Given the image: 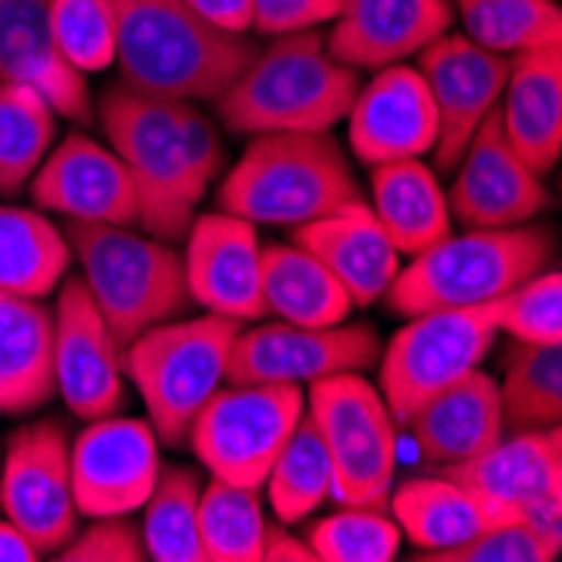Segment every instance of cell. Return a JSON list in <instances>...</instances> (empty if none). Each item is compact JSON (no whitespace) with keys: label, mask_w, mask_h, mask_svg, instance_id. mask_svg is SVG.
Returning <instances> with one entry per match:
<instances>
[{"label":"cell","mask_w":562,"mask_h":562,"mask_svg":"<svg viewBox=\"0 0 562 562\" xmlns=\"http://www.w3.org/2000/svg\"><path fill=\"white\" fill-rule=\"evenodd\" d=\"M179 98L148 94L128 81H115L98 98V122L109 138V148L125 162L142 233L162 243L186 239L195 206L206 195L192 179L182 156Z\"/></svg>","instance_id":"4"},{"label":"cell","mask_w":562,"mask_h":562,"mask_svg":"<svg viewBox=\"0 0 562 562\" xmlns=\"http://www.w3.org/2000/svg\"><path fill=\"white\" fill-rule=\"evenodd\" d=\"M263 559L267 562H317L311 542L286 532V526H267V532H263Z\"/></svg>","instance_id":"45"},{"label":"cell","mask_w":562,"mask_h":562,"mask_svg":"<svg viewBox=\"0 0 562 562\" xmlns=\"http://www.w3.org/2000/svg\"><path fill=\"white\" fill-rule=\"evenodd\" d=\"M263 300L267 314L296 327H334L353 311L340 280L300 243L263 246Z\"/></svg>","instance_id":"29"},{"label":"cell","mask_w":562,"mask_h":562,"mask_svg":"<svg viewBox=\"0 0 562 562\" xmlns=\"http://www.w3.org/2000/svg\"><path fill=\"white\" fill-rule=\"evenodd\" d=\"M58 112L31 85L0 81V199L27 189L31 176L55 145Z\"/></svg>","instance_id":"31"},{"label":"cell","mask_w":562,"mask_h":562,"mask_svg":"<svg viewBox=\"0 0 562 562\" xmlns=\"http://www.w3.org/2000/svg\"><path fill=\"white\" fill-rule=\"evenodd\" d=\"M186 4L220 31L246 34L252 31V4L249 0H186Z\"/></svg>","instance_id":"44"},{"label":"cell","mask_w":562,"mask_h":562,"mask_svg":"<svg viewBox=\"0 0 562 562\" xmlns=\"http://www.w3.org/2000/svg\"><path fill=\"white\" fill-rule=\"evenodd\" d=\"M252 4V31L267 37L321 27L340 14L344 0H249Z\"/></svg>","instance_id":"43"},{"label":"cell","mask_w":562,"mask_h":562,"mask_svg":"<svg viewBox=\"0 0 562 562\" xmlns=\"http://www.w3.org/2000/svg\"><path fill=\"white\" fill-rule=\"evenodd\" d=\"M0 458H4V448H0Z\"/></svg>","instance_id":"47"},{"label":"cell","mask_w":562,"mask_h":562,"mask_svg":"<svg viewBox=\"0 0 562 562\" xmlns=\"http://www.w3.org/2000/svg\"><path fill=\"white\" fill-rule=\"evenodd\" d=\"M415 68L425 78L438 112L435 169L451 172L475 128L498 105L508 78V58L475 44L469 34L445 31L418 50Z\"/></svg>","instance_id":"15"},{"label":"cell","mask_w":562,"mask_h":562,"mask_svg":"<svg viewBox=\"0 0 562 562\" xmlns=\"http://www.w3.org/2000/svg\"><path fill=\"white\" fill-rule=\"evenodd\" d=\"M495 337L492 303L415 314L378 357L381 394L394 422L401 425L428 397L482 368Z\"/></svg>","instance_id":"10"},{"label":"cell","mask_w":562,"mask_h":562,"mask_svg":"<svg viewBox=\"0 0 562 562\" xmlns=\"http://www.w3.org/2000/svg\"><path fill=\"white\" fill-rule=\"evenodd\" d=\"M303 412L300 384H220L199 407L189 441L213 479L260 488Z\"/></svg>","instance_id":"9"},{"label":"cell","mask_w":562,"mask_h":562,"mask_svg":"<svg viewBox=\"0 0 562 562\" xmlns=\"http://www.w3.org/2000/svg\"><path fill=\"white\" fill-rule=\"evenodd\" d=\"M387 505L394 508V522L401 536H407L425 552L462 546L492 522H505L488 502H482L475 492L438 472L397 482L391 488Z\"/></svg>","instance_id":"28"},{"label":"cell","mask_w":562,"mask_h":562,"mask_svg":"<svg viewBox=\"0 0 562 562\" xmlns=\"http://www.w3.org/2000/svg\"><path fill=\"white\" fill-rule=\"evenodd\" d=\"M260 488L213 479L199 495L202 562H260L263 559V505Z\"/></svg>","instance_id":"36"},{"label":"cell","mask_w":562,"mask_h":562,"mask_svg":"<svg viewBox=\"0 0 562 562\" xmlns=\"http://www.w3.org/2000/svg\"><path fill=\"white\" fill-rule=\"evenodd\" d=\"M0 81L37 88L61 119L88 125L91 91L50 34V0H0Z\"/></svg>","instance_id":"22"},{"label":"cell","mask_w":562,"mask_h":562,"mask_svg":"<svg viewBox=\"0 0 562 562\" xmlns=\"http://www.w3.org/2000/svg\"><path fill=\"white\" fill-rule=\"evenodd\" d=\"M293 243L311 249L340 280L353 306H368L381 300L401 270V252L387 239L368 202H350V206H340L321 220L296 226Z\"/></svg>","instance_id":"24"},{"label":"cell","mask_w":562,"mask_h":562,"mask_svg":"<svg viewBox=\"0 0 562 562\" xmlns=\"http://www.w3.org/2000/svg\"><path fill=\"white\" fill-rule=\"evenodd\" d=\"M361 71L340 65L317 27L277 34L239 78L213 101L220 122L236 135L330 132L347 119Z\"/></svg>","instance_id":"2"},{"label":"cell","mask_w":562,"mask_h":562,"mask_svg":"<svg viewBox=\"0 0 562 562\" xmlns=\"http://www.w3.org/2000/svg\"><path fill=\"white\" fill-rule=\"evenodd\" d=\"M122 81L162 98L216 101L257 58L249 34L202 21L186 0H109Z\"/></svg>","instance_id":"1"},{"label":"cell","mask_w":562,"mask_h":562,"mask_svg":"<svg viewBox=\"0 0 562 562\" xmlns=\"http://www.w3.org/2000/svg\"><path fill=\"white\" fill-rule=\"evenodd\" d=\"M239 321L206 314L166 321L122 347V371L138 387L148 425L166 448L189 441L199 407L226 381Z\"/></svg>","instance_id":"7"},{"label":"cell","mask_w":562,"mask_h":562,"mask_svg":"<svg viewBox=\"0 0 562 562\" xmlns=\"http://www.w3.org/2000/svg\"><path fill=\"white\" fill-rule=\"evenodd\" d=\"M381 337L371 324L296 327L286 321L239 330L229 350V384H311L330 374H361L378 364Z\"/></svg>","instance_id":"11"},{"label":"cell","mask_w":562,"mask_h":562,"mask_svg":"<svg viewBox=\"0 0 562 562\" xmlns=\"http://www.w3.org/2000/svg\"><path fill=\"white\" fill-rule=\"evenodd\" d=\"M306 415L330 451V498L384 508L397 475V422L381 387L361 374L317 378L306 391Z\"/></svg>","instance_id":"8"},{"label":"cell","mask_w":562,"mask_h":562,"mask_svg":"<svg viewBox=\"0 0 562 562\" xmlns=\"http://www.w3.org/2000/svg\"><path fill=\"white\" fill-rule=\"evenodd\" d=\"M220 210L252 226H303L350 202H364L330 132L252 135L220 186Z\"/></svg>","instance_id":"3"},{"label":"cell","mask_w":562,"mask_h":562,"mask_svg":"<svg viewBox=\"0 0 562 562\" xmlns=\"http://www.w3.org/2000/svg\"><path fill=\"white\" fill-rule=\"evenodd\" d=\"M122 378V344L98 314L85 280L65 277L55 311V391L71 415L98 422L125 404Z\"/></svg>","instance_id":"16"},{"label":"cell","mask_w":562,"mask_h":562,"mask_svg":"<svg viewBox=\"0 0 562 562\" xmlns=\"http://www.w3.org/2000/svg\"><path fill=\"white\" fill-rule=\"evenodd\" d=\"M454 169V182L445 195L448 213L469 229L522 226L536 220L549 202L542 176H536L505 138L498 105L475 128Z\"/></svg>","instance_id":"14"},{"label":"cell","mask_w":562,"mask_h":562,"mask_svg":"<svg viewBox=\"0 0 562 562\" xmlns=\"http://www.w3.org/2000/svg\"><path fill=\"white\" fill-rule=\"evenodd\" d=\"M199 495L202 482L186 465L159 469V479L145 498L142 542L145 559L156 562H202L199 546Z\"/></svg>","instance_id":"35"},{"label":"cell","mask_w":562,"mask_h":562,"mask_svg":"<svg viewBox=\"0 0 562 562\" xmlns=\"http://www.w3.org/2000/svg\"><path fill=\"white\" fill-rule=\"evenodd\" d=\"M27 192L37 210L78 223L132 226L138 220V199L125 162L85 132H71L58 148L47 151Z\"/></svg>","instance_id":"18"},{"label":"cell","mask_w":562,"mask_h":562,"mask_svg":"<svg viewBox=\"0 0 562 562\" xmlns=\"http://www.w3.org/2000/svg\"><path fill=\"white\" fill-rule=\"evenodd\" d=\"M552 233L539 226L469 229L448 233L418 257L387 286L391 311L415 317L454 306H485L542 273L552 260Z\"/></svg>","instance_id":"5"},{"label":"cell","mask_w":562,"mask_h":562,"mask_svg":"<svg viewBox=\"0 0 562 562\" xmlns=\"http://www.w3.org/2000/svg\"><path fill=\"white\" fill-rule=\"evenodd\" d=\"M41 549L4 516L0 519V562H37Z\"/></svg>","instance_id":"46"},{"label":"cell","mask_w":562,"mask_h":562,"mask_svg":"<svg viewBox=\"0 0 562 562\" xmlns=\"http://www.w3.org/2000/svg\"><path fill=\"white\" fill-rule=\"evenodd\" d=\"M505 431H536L562 422V344H516L498 384Z\"/></svg>","instance_id":"32"},{"label":"cell","mask_w":562,"mask_h":562,"mask_svg":"<svg viewBox=\"0 0 562 562\" xmlns=\"http://www.w3.org/2000/svg\"><path fill=\"white\" fill-rule=\"evenodd\" d=\"M58 562H142V529L128 516H101L85 532H75L58 552Z\"/></svg>","instance_id":"41"},{"label":"cell","mask_w":562,"mask_h":562,"mask_svg":"<svg viewBox=\"0 0 562 562\" xmlns=\"http://www.w3.org/2000/svg\"><path fill=\"white\" fill-rule=\"evenodd\" d=\"M562 542L542 536L526 519H505L482 529L475 539L441 552H425L418 559L431 562H555Z\"/></svg>","instance_id":"40"},{"label":"cell","mask_w":562,"mask_h":562,"mask_svg":"<svg viewBox=\"0 0 562 562\" xmlns=\"http://www.w3.org/2000/svg\"><path fill=\"white\" fill-rule=\"evenodd\" d=\"M68 431L58 422L21 425L0 458V508L41 549L55 555L78 532Z\"/></svg>","instance_id":"12"},{"label":"cell","mask_w":562,"mask_h":562,"mask_svg":"<svg viewBox=\"0 0 562 562\" xmlns=\"http://www.w3.org/2000/svg\"><path fill=\"white\" fill-rule=\"evenodd\" d=\"M371 213L401 257H418L451 233V213L438 172L422 159L371 166Z\"/></svg>","instance_id":"27"},{"label":"cell","mask_w":562,"mask_h":562,"mask_svg":"<svg viewBox=\"0 0 562 562\" xmlns=\"http://www.w3.org/2000/svg\"><path fill=\"white\" fill-rule=\"evenodd\" d=\"M71 246L37 210L4 206L0 202V290L44 300L55 293L71 267Z\"/></svg>","instance_id":"30"},{"label":"cell","mask_w":562,"mask_h":562,"mask_svg":"<svg viewBox=\"0 0 562 562\" xmlns=\"http://www.w3.org/2000/svg\"><path fill=\"white\" fill-rule=\"evenodd\" d=\"M50 34L61 58L78 75L115 65V21L109 0H50Z\"/></svg>","instance_id":"38"},{"label":"cell","mask_w":562,"mask_h":562,"mask_svg":"<svg viewBox=\"0 0 562 562\" xmlns=\"http://www.w3.org/2000/svg\"><path fill=\"white\" fill-rule=\"evenodd\" d=\"M498 334L522 344H562V277L542 270L492 303Z\"/></svg>","instance_id":"39"},{"label":"cell","mask_w":562,"mask_h":562,"mask_svg":"<svg viewBox=\"0 0 562 562\" xmlns=\"http://www.w3.org/2000/svg\"><path fill=\"white\" fill-rule=\"evenodd\" d=\"M451 11L462 18L475 44L505 58L562 44V11L555 0H451Z\"/></svg>","instance_id":"34"},{"label":"cell","mask_w":562,"mask_h":562,"mask_svg":"<svg viewBox=\"0 0 562 562\" xmlns=\"http://www.w3.org/2000/svg\"><path fill=\"white\" fill-rule=\"evenodd\" d=\"M263 485L270 492L273 513L283 526L303 522L330 498V488H334L330 451H327L314 418L306 412L296 422V428L290 431L286 445L280 448Z\"/></svg>","instance_id":"33"},{"label":"cell","mask_w":562,"mask_h":562,"mask_svg":"<svg viewBox=\"0 0 562 562\" xmlns=\"http://www.w3.org/2000/svg\"><path fill=\"white\" fill-rule=\"evenodd\" d=\"M55 397V314L0 290V415H31Z\"/></svg>","instance_id":"26"},{"label":"cell","mask_w":562,"mask_h":562,"mask_svg":"<svg viewBox=\"0 0 562 562\" xmlns=\"http://www.w3.org/2000/svg\"><path fill=\"white\" fill-rule=\"evenodd\" d=\"M401 425L412 431L428 465L445 469L469 462L505 435L498 381L488 371L475 368L428 397Z\"/></svg>","instance_id":"23"},{"label":"cell","mask_w":562,"mask_h":562,"mask_svg":"<svg viewBox=\"0 0 562 562\" xmlns=\"http://www.w3.org/2000/svg\"><path fill=\"white\" fill-rule=\"evenodd\" d=\"M65 239L98 314L122 347L189 306L192 296L186 286L182 252L172 243L115 223L78 220H68Z\"/></svg>","instance_id":"6"},{"label":"cell","mask_w":562,"mask_h":562,"mask_svg":"<svg viewBox=\"0 0 562 562\" xmlns=\"http://www.w3.org/2000/svg\"><path fill=\"white\" fill-rule=\"evenodd\" d=\"M505 138L536 176H549L562 151V47L508 58V78L498 98Z\"/></svg>","instance_id":"25"},{"label":"cell","mask_w":562,"mask_h":562,"mask_svg":"<svg viewBox=\"0 0 562 562\" xmlns=\"http://www.w3.org/2000/svg\"><path fill=\"white\" fill-rule=\"evenodd\" d=\"M263 246L257 226L233 216L210 213L192 220L186 233V286L192 303L202 311L229 317V321H263Z\"/></svg>","instance_id":"17"},{"label":"cell","mask_w":562,"mask_h":562,"mask_svg":"<svg viewBox=\"0 0 562 562\" xmlns=\"http://www.w3.org/2000/svg\"><path fill=\"white\" fill-rule=\"evenodd\" d=\"M347 138L364 166L422 159L435 151L438 112L418 68L404 61L378 68L347 112Z\"/></svg>","instance_id":"19"},{"label":"cell","mask_w":562,"mask_h":562,"mask_svg":"<svg viewBox=\"0 0 562 562\" xmlns=\"http://www.w3.org/2000/svg\"><path fill=\"white\" fill-rule=\"evenodd\" d=\"M68 465L78 516H128L159 479V438L138 418H98L75 438Z\"/></svg>","instance_id":"13"},{"label":"cell","mask_w":562,"mask_h":562,"mask_svg":"<svg viewBox=\"0 0 562 562\" xmlns=\"http://www.w3.org/2000/svg\"><path fill=\"white\" fill-rule=\"evenodd\" d=\"M451 21V0H344L327 50L353 71H378L415 58Z\"/></svg>","instance_id":"21"},{"label":"cell","mask_w":562,"mask_h":562,"mask_svg":"<svg viewBox=\"0 0 562 562\" xmlns=\"http://www.w3.org/2000/svg\"><path fill=\"white\" fill-rule=\"evenodd\" d=\"M438 475L475 492L495 508L498 519H522L526 508L562 498V431L552 425L502 435L482 454L445 465Z\"/></svg>","instance_id":"20"},{"label":"cell","mask_w":562,"mask_h":562,"mask_svg":"<svg viewBox=\"0 0 562 562\" xmlns=\"http://www.w3.org/2000/svg\"><path fill=\"white\" fill-rule=\"evenodd\" d=\"M179 128H182V156H186L192 179L199 182V189H210L213 179L223 172V162H226L220 128L213 125L210 115H202L195 109V101H182Z\"/></svg>","instance_id":"42"},{"label":"cell","mask_w":562,"mask_h":562,"mask_svg":"<svg viewBox=\"0 0 562 562\" xmlns=\"http://www.w3.org/2000/svg\"><path fill=\"white\" fill-rule=\"evenodd\" d=\"M317 562H391L401 549V529L384 508L340 505L306 532Z\"/></svg>","instance_id":"37"}]
</instances>
